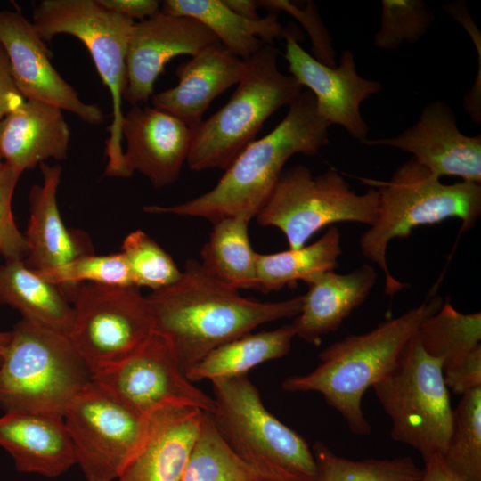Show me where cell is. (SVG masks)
<instances>
[{
	"label": "cell",
	"mask_w": 481,
	"mask_h": 481,
	"mask_svg": "<svg viewBox=\"0 0 481 481\" xmlns=\"http://www.w3.org/2000/svg\"><path fill=\"white\" fill-rule=\"evenodd\" d=\"M0 44L8 57L14 83L25 100L70 111L89 125L103 122L102 109L81 101L77 91L57 72L45 43L20 12L0 11Z\"/></svg>",
	"instance_id": "5bb4252c"
},
{
	"label": "cell",
	"mask_w": 481,
	"mask_h": 481,
	"mask_svg": "<svg viewBox=\"0 0 481 481\" xmlns=\"http://www.w3.org/2000/svg\"><path fill=\"white\" fill-rule=\"evenodd\" d=\"M0 305L68 336L72 327L74 309L61 289L41 279L21 260L0 264Z\"/></svg>",
	"instance_id": "484cf974"
},
{
	"label": "cell",
	"mask_w": 481,
	"mask_h": 481,
	"mask_svg": "<svg viewBox=\"0 0 481 481\" xmlns=\"http://www.w3.org/2000/svg\"><path fill=\"white\" fill-rule=\"evenodd\" d=\"M92 375L67 334L21 319L0 363V408L62 414Z\"/></svg>",
	"instance_id": "5b68a950"
},
{
	"label": "cell",
	"mask_w": 481,
	"mask_h": 481,
	"mask_svg": "<svg viewBox=\"0 0 481 481\" xmlns=\"http://www.w3.org/2000/svg\"><path fill=\"white\" fill-rule=\"evenodd\" d=\"M380 28L373 43L377 48L397 49L402 44L419 41L435 16L421 0H382Z\"/></svg>",
	"instance_id": "d590c367"
},
{
	"label": "cell",
	"mask_w": 481,
	"mask_h": 481,
	"mask_svg": "<svg viewBox=\"0 0 481 481\" xmlns=\"http://www.w3.org/2000/svg\"><path fill=\"white\" fill-rule=\"evenodd\" d=\"M215 427L228 446L271 481H316L306 440L273 415L247 376L211 380Z\"/></svg>",
	"instance_id": "8992f818"
},
{
	"label": "cell",
	"mask_w": 481,
	"mask_h": 481,
	"mask_svg": "<svg viewBox=\"0 0 481 481\" xmlns=\"http://www.w3.org/2000/svg\"><path fill=\"white\" fill-rule=\"evenodd\" d=\"M378 192L375 222L360 237L363 256L376 264L385 277L384 292L394 297L407 285L397 281L387 264V249L395 238L408 237L412 229L448 218L461 221L460 234L470 230L481 214V184L461 181L444 184L412 158L388 181H368Z\"/></svg>",
	"instance_id": "277c9868"
},
{
	"label": "cell",
	"mask_w": 481,
	"mask_h": 481,
	"mask_svg": "<svg viewBox=\"0 0 481 481\" xmlns=\"http://www.w3.org/2000/svg\"><path fill=\"white\" fill-rule=\"evenodd\" d=\"M97 3L128 19L143 21L160 12L159 1L156 0H96Z\"/></svg>",
	"instance_id": "60d3db41"
},
{
	"label": "cell",
	"mask_w": 481,
	"mask_h": 481,
	"mask_svg": "<svg viewBox=\"0 0 481 481\" xmlns=\"http://www.w3.org/2000/svg\"><path fill=\"white\" fill-rule=\"evenodd\" d=\"M129 170L144 175L155 188L175 182L189 154L192 132L177 118L154 107L134 105L121 127Z\"/></svg>",
	"instance_id": "d6986e66"
},
{
	"label": "cell",
	"mask_w": 481,
	"mask_h": 481,
	"mask_svg": "<svg viewBox=\"0 0 481 481\" xmlns=\"http://www.w3.org/2000/svg\"><path fill=\"white\" fill-rule=\"evenodd\" d=\"M423 349L449 369L481 346V313L463 314L447 298L416 332Z\"/></svg>",
	"instance_id": "f546056e"
},
{
	"label": "cell",
	"mask_w": 481,
	"mask_h": 481,
	"mask_svg": "<svg viewBox=\"0 0 481 481\" xmlns=\"http://www.w3.org/2000/svg\"><path fill=\"white\" fill-rule=\"evenodd\" d=\"M249 219L230 217L213 223L200 251L205 271L220 283L236 289H255L257 257L249 237Z\"/></svg>",
	"instance_id": "f1b7e54d"
},
{
	"label": "cell",
	"mask_w": 481,
	"mask_h": 481,
	"mask_svg": "<svg viewBox=\"0 0 481 481\" xmlns=\"http://www.w3.org/2000/svg\"><path fill=\"white\" fill-rule=\"evenodd\" d=\"M69 139L61 109L25 100L0 121V158L22 173L48 159H66Z\"/></svg>",
	"instance_id": "603a6c76"
},
{
	"label": "cell",
	"mask_w": 481,
	"mask_h": 481,
	"mask_svg": "<svg viewBox=\"0 0 481 481\" xmlns=\"http://www.w3.org/2000/svg\"><path fill=\"white\" fill-rule=\"evenodd\" d=\"M224 4L235 13L250 20H257L259 8L258 2L255 0H223Z\"/></svg>",
	"instance_id": "7bdbcfd3"
},
{
	"label": "cell",
	"mask_w": 481,
	"mask_h": 481,
	"mask_svg": "<svg viewBox=\"0 0 481 481\" xmlns=\"http://www.w3.org/2000/svg\"><path fill=\"white\" fill-rule=\"evenodd\" d=\"M285 40L284 57L291 76L314 94L321 117L330 126H340L361 143L365 141L369 128L361 115L360 106L364 100L381 91V84L358 74L350 50L343 52L338 66H330L306 52L293 33Z\"/></svg>",
	"instance_id": "9a60e30c"
},
{
	"label": "cell",
	"mask_w": 481,
	"mask_h": 481,
	"mask_svg": "<svg viewBox=\"0 0 481 481\" xmlns=\"http://www.w3.org/2000/svg\"><path fill=\"white\" fill-rule=\"evenodd\" d=\"M448 389L457 395L481 388V346L456 365L443 371Z\"/></svg>",
	"instance_id": "f35d334b"
},
{
	"label": "cell",
	"mask_w": 481,
	"mask_h": 481,
	"mask_svg": "<svg viewBox=\"0 0 481 481\" xmlns=\"http://www.w3.org/2000/svg\"><path fill=\"white\" fill-rule=\"evenodd\" d=\"M153 332L171 345L184 374L216 347L259 325L296 317L302 296L260 302L209 275L200 261H186L175 284L146 296Z\"/></svg>",
	"instance_id": "6da1fadb"
},
{
	"label": "cell",
	"mask_w": 481,
	"mask_h": 481,
	"mask_svg": "<svg viewBox=\"0 0 481 481\" xmlns=\"http://www.w3.org/2000/svg\"><path fill=\"white\" fill-rule=\"evenodd\" d=\"M329 126L318 113L314 94L301 91L284 118L246 146L210 191L183 203L149 205L143 210L201 217L212 224L230 217L251 220L268 200L290 157L315 155L329 143Z\"/></svg>",
	"instance_id": "7a4b0ae2"
},
{
	"label": "cell",
	"mask_w": 481,
	"mask_h": 481,
	"mask_svg": "<svg viewBox=\"0 0 481 481\" xmlns=\"http://www.w3.org/2000/svg\"><path fill=\"white\" fill-rule=\"evenodd\" d=\"M279 53L265 44L245 61V72L230 100L192 131L186 160L191 170H225L254 141L265 121L297 99L302 86L280 71Z\"/></svg>",
	"instance_id": "52a82bcc"
},
{
	"label": "cell",
	"mask_w": 481,
	"mask_h": 481,
	"mask_svg": "<svg viewBox=\"0 0 481 481\" xmlns=\"http://www.w3.org/2000/svg\"><path fill=\"white\" fill-rule=\"evenodd\" d=\"M76 464L87 481H114L138 448L146 428L142 416L93 380L62 413Z\"/></svg>",
	"instance_id": "7c38bea8"
},
{
	"label": "cell",
	"mask_w": 481,
	"mask_h": 481,
	"mask_svg": "<svg viewBox=\"0 0 481 481\" xmlns=\"http://www.w3.org/2000/svg\"><path fill=\"white\" fill-rule=\"evenodd\" d=\"M316 481H421L423 469L409 456L354 461L334 453L321 441L311 447Z\"/></svg>",
	"instance_id": "1f68e13d"
},
{
	"label": "cell",
	"mask_w": 481,
	"mask_h": 481,
	"mask_svg": "<svg viewBox=\"0 0 481 481\" xmlns=\"http://www.w3.org/2000/svg\"><path fill=\"white\" fill-rule=\"evenodd\" d=\"M92 380L142 416L168 403L215 409L213 397L186 378L171 345L156 332L122 361L93 372Z\"/></svg>",
	"instance_id": "4fadbf2b"
},
{
	"label": "cell",
	"mask_w": 481,
	"mask_h": 481,
	"mask_svg": "<svg viewBox=\"0 0 481 481\" xmlns=\"http://www.w3.org/2000/svg\"><path fill=\"white\" fill-rule=\"evenodd\" d=\"M342 254L340 232L331 225L316 241L298 249L261 254L257 257V281L254 290L277 291L303 281L307 285L323 273L334 271Z\"/></svg>",
	"instance_id": "83f0119b"
},
{
	"label": "cell",
	"mask_w": 481,
	"mask_h": 481,
	"mask_svg": "<svg viewBox=\"0 0 481 481\" xmlns=\"http://www.w3.org/2000/svg\"><path fill=\"white\" fill-rule=\"evenodd\" d=\"M160 11L199 20L242 61L250 58L264 45H273L274 39H285L292 33L279 21L277 12H270L264 18L250 20L235 13L223 0H166Z\"/></svg>",
	"instance_id": "d4e9b609"
},
{
	"label": "cell",
	"mask_w": 481,
	"mask_h": 481,
	"mask_svg": "<svg viewBox=\"0 0 481 481\" xmlns=\"http://www.w3.org/2000/svg\"><path fill=\"white\" fill-rule=\"evenodd\" d=\"M424 461L421 481H468L449 468L441 454L431 455Z\"/></svg>",
	"instance_id": "b9f144b4"
},
{
	"label": "cell",
	"mask_w": 481,
	"mask_h": 481,
	"mask_svg": "<svg viewBox=\"0 0 481 481\" xmlns=\"http://www.w3.org/2000/svg\"><path fill=\"white\" fill-rule=\"evenodd\" d=\"M181 481H271L224 442L206 412Z\"/></svg>",
	"instance_id": "4dcf8cb0"
},
{
	"label": "cell",
	"mask_w": 481,
	"mask_h": 481,
	"mask_svg": "<svg viewBox=\"0 0 481 481\" xmlns=\"http://www.w3.org/2000/svg\"><path fill=\"white\" fill-rule=\"evenodd\" d=\"M391 420V437L423 459L445 452L452 428V408L439 359L429 355L416 334L395 366L372 386Z\"/></svg>",
	"instance_id": "9c48e42d"
},
{
	"label": "cell",
	"mask_w": 481,
	"mask_h": 481,
	"mask_svg": "<svg viewBox=\"0 0 481 481\" xmlns=\"http://www.w3.org/2000/svg\"><path fill=\"white\" fill-rule=\"evenodd\" d=\"M21 173L4 162L0 164V257L24 261L29 249L24 233L16 225L12 199Z\"/></svg>",
	"instance_id": "8d00e7d4"
},
{
	"label": "cell",
	"mask_w": 481,
	"mask_h": 481,
	"mask_svg": "<svg viewBox=\"0 0 481 481\" xmlns=\"http://www.w3.org/2000/svg\"><path fill=\"white\" fill-rule=\"evenodd\" d=\"M455 473L481 481V388L462 395L452 409V428L442 455Z\"/></svg>",
	"instance_id": "d6a6232c"
},
{
	"label": "cell",
	"mask_w": 481,
	"mask_h": 481,
	"mask_svg": "<svg viewBox=\"0 0 481 481\" xmlns=\"http://www.w3.org/2000/svg\"><path fill=\"white\" fill-rule=\"evenodd\" d=\"M245 69V61L221 43L212 45L180 64L175 69L177 86L153 94L151 103L183 121L192 132L203 121L211 102L238 84Z\"/></svg>",
	"instance_id": "ffe728a7"
},
{
	"label": "cell",
	"mask_w": 481,
	"mask_h": 481,
	"mask_svg": "<svg viewBox=\"0 0 481 481\" xmlns=\"http://www.w3.org/2000/svg\"><path fill=\"white\" fill-rule=\"evenodd\" d=\"M24 101L14 83L6 53L0 44V121ZM2 162L0 158V164Z\"/></svg>",
	"instance_id": "ab89813d"
},
{
	"label": "cell",
	"mask_w": 481,
	"mask_h": 481,
	"mask_svg": "<svg viewBox=\"0 0 481 481\" xmlns=\"http://www.w3.org/2000/svg\"><path fill=\"white\" fill-rule=\"evenodd\" d=\"M220 43L199 20L163 12L135 22L126 53V88L124 99L130 104L147 102L154 84L167 62L175 56H194Z\"/></svg>",
	"instance_id": "2e32d148"
},
{
	"label": "cell",
	"mask_w": 481,
	"mask_h": 481,
	"mask_svg": "<svg viewBox=\"0 0 481 481\" xmlns=\"http://www.w3.org/2000/svg\"><path fill=\"white\" fill-rule=\"evenodd\" d=\"M443 303L442 298L434 294L421 305L367 332L332 343L320 353L316 368L305 375L286 378L282 389L320 393L353 434L369 435L371 426L362 409L364 393L392 371L407 342Z\"/></svg>",
	"instance_id": "3957f363"
},
{
	"label": "cell",
	"mask_w": 481,
	"mask_h": 481,
	"mask_svg": "<svg viewBox=\"0 0 481 481\" xmlns=\"http://www.w3.org/2000/svg\"><path fill=\"white\" fill-rule=\"evenodd\" d=\"M35 29L50 42L58 34L79 39L89 51L97 72L108 87L112 120L108 127L104 175L129 177L122 149V101L126 88V53L135 21L101 6L96 0H43L33 11Z\"/></svg>",
	"instance_id": "ba28073f"
},
{
	"label": "cell",
	"mask_w": 481,
	"mask_h": 481,
	"mask_svg": "<svg viewBox=\"0 0 481 481\" xmlns=\"http://www.w3.org/2000/svg\"><path fill=\"white\" fill-rule=\"evenodd\" d=\"M377 281V273L370 265L340 274L323 273L308 284L302 296L299 314L291 323L295 336L319 345L324 335L336 331L351 312L364 302Z\"/></svg>",
	"instance_id": "cb8c5ba5"
},
{
	"label": "cell",
	"mask_w": 481,
	"mask_h": 481,
	"mask_svg": "<svg viewBox=\"0 0 481 481\" xmlns=\"http://www.w3.org/2000/svg\"><path fill=\"white\" fill-rule=\"evenodd\" d=\"M74 319L69 338L92 373L134 353L153 332L137 287L80 283L66 293Z\"/></svg>",
	"instance_id": "8fae6325"
},
{
	"label": "cell",
	"mask_w": 481,
	"mask_h": 481,
	"mask_svg": "<svg viewBox=\"0 0 481 481\" xmlns=\"http://www.w3.org/2000/svg\"><path fill=\"white\" fill-rule=\"evenodd\" d=\"M368 146H389L412 159L437 178L458 176L481 183V135L462 134L452 109L442 101L428 103L419 120L399 135L366 139Z\"/></svg>",
	"instance_id": "e0dca14e"
},
{
	"label": "cell",
	"mask_w": 481,
	"mask_h": 481,
	"mask_svg": "<svg viewBox=\"0 0 481 481\" xmlns=\"http://www.w3.org/2000/svg\"><path fill=\"white\" fill-rule=\"evenodd\" d=\"M259 7H264L270 12L286 11L300 20L307 29L313 41V53L319 61L335 66L330 37L322 31V24L312 3L307 4V8L299 10L294 4L285 0H260L257 1Z\"/></svg>",
	"instance_id": "74e56055"
},
{
	"label": "cell",
	"mask_w": 481,
	"mask_h": 481,
	"mask_svg": "<svg viewBox=\"0 0 481 481\" xmlns=\"http://www.w3.org/2000/svg\"><path fill=\"white\" fill-rule=\"evenodd\" d=\"M128 265L135 287L151 291L167 288L182 277L171 256L142 230L130 232L120 251Z\"/></svg>",
	"instance_id": "836d02e7"
},
{
	"label": "cell",
	"mask_w": 481,
	"mask_h": 481,
	"mask_svg": "<svg viewBox=\"0 0 481 481\" xmlns=\"http://www.w3.org/2000/svg\"><path fill=\"white\" fill-rule=\"evenodd\" d=\"M205 412L168 403L147 415L143 439L118 481H181Z\"/></svg>",
	"instance_id": "ac0fdd59"
},
{
	"label": "cell",
	"mask_w": 481,
	"mask_h": 481,
	"mask_svg": "<svg viewBox=\"0 0 481 481\" xmlns=\"http://www.w3.org/2000/svg\"><path fill=\"white\" fill-rule=\"evenodd\" d=\"M0 446L21 473L57 477L76 464L62 414L7 412L0 417Z\"/></svg>",
	"instance_id": "44dd1931"
},
{
	"label": "cell",
	"mask_w": 481,
	"mask_h": 481,
	"mask_svg": "<svg viewBox=\"0 0 481 481\" xmlns=\"http://www.w3.org/2000/svg\"><path fill=\"white\" fill-rule=\"evenodd\" d=\"M43 183L31 187L29 195V220L24 233L29 253L24 264L35 272L61 266L81 256L93 254L89 236L65 226L57 204L61 167L39 165Z\"/></svg>",
	"instance_id": "7402d4cb"
},
{
	"label": "cell",
	"mask_w": 481,
	"mask_h": 481,
	"mask_svg": "<svg viewBox=\"0 0 481 481\" xmlns=\"http://www.w3.org/2000/svg\"><path fill=\"white\" fill-rule=\"evenodd\" d=\"M295 337L291 323L273 330L247 333L213 349L185 376L192 383L247 376L256 366L288 355Z\"/></svg>",
	"instance_id": "4316f807"
},
{
	"label": "cell",
	"mask_w": 481,
	"mask_h": 481,
	"mask_svg": "<svg viewBox=\"0 0 481 481\" xmlns=\"http://www.w3.org/2000/svg\"><path fill=\"white\" fill-rule=\"evenodd\" d=\"M11 331H0V363L4 353V350L10 341Z\"/></svg>",
	"instance_id": "ee69618b"
},
{
	"label": "cell",
	"mask_w": 481,
	"mask_h": 481,
	"mask_svg": "<svg viewBox=\"0 0 481 481\" xmlns=\"http://www.w3.org/2000/svg\"><path fill=\"white\" fill-rule=\"evenodd\" d=\"M378 203L374 187L359 194L333 169L314 175L307 167L296 165L282 172L255 217L262 226L280 229L294 249L338 222L372 225Z\"/></svg>",
	"instance_id": "30bf717a"
},
{
	"label": "cell",
	"mask_w": 481,
	"mask_h": 481,
	"mask_svg": "<svg viewBox=\"0 0 481 481\" xmlns=\"http://www.w3.org/2000/svg\"><path fill=\"white\" fill-rule=\"evenodd\" d=\"M44 281L64 292L80 283L135 287L126 261L121 252L88 254L53 269L36 272Z\"/></svg>",
	"instance_id": "e575fe53"
}]
</instances>
